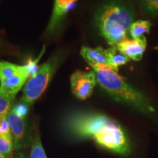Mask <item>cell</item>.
Returning a JSON list of instances; mask_svg holds the SVG:
<instances>
[{
  "label": "cell",
  "mask_w": 158,
  "mask_h": 158,
  "mask_svg": "<svg viewBox=\"0 0 158 158\" xmlns=\"http://www.w3.org/2000/svg\"><path fill=\"white\" fill-rule=\"evenodd\" d=\"M135 19V10L128 0H108L99 7L95 23L100 34L110 46L127 38Z\"/></svg>",
  "instance_id": "obj_1"
},
{
  "label": "cell",
  "mask_w": 158,
  "mask_h": 158,
  "mask_svg": "<svg viewBox=\"0 0 158 158\" xmlns=\"http://www.w3.org/2000/svg\"><path fill=\"white\" fill-rule=\"evenodd\" d=\"M97 81L116 101L125 104L147 116L155 114V108L149 100L139 91L131 86L108 65H92Z\"/></svg>",
  "instance_id": "obj_2"
},
{
  "label": "cell",
  "mask_w": 158,
  "mask_h": 158,
  "mask_svg": "<svg viewBox=\"0 0 158 158\" xmlns=\"http://www.w3.org/2000/svg\"><path fill=\"white\" fill-rule=\"evenodd\" d=\"M92 138L102 147L120 155L127 156L131 152L129 138L116 121L101 128Z\"/></svg>",
  "instance_id": "obj_3"
},
{
  "label": "cell",
  "mask_w": 158,
  "mask_h": 158,
  "mask_svg": "<svg viewBox=\"0 0 158 158\" xmlns=\"http://www.w3.org/2000/svg\"><path fill=\"white\" fill-rule=\"evenodd\" d=\"M115 120L100 114H81L73 116L68 127L75 135L81 138H93L101 128Z\"/></svg>",
  "instance_id": "obj_4"
},
{
  "label": "cell",
  "mask_w": 158,
  "mask_h": 158,
  "mask_svg": "<svg viewBox=\"0 0 158 158\" xmlns=\"http://www.w3.org/2000/svg\"><path fill=\"white\" fill-rule=\"evenodd\" d=\"M55 66L51 61L40 66L36 75L29 78L23 89L22 101L27 105L32 104L37 99L42 95L48 86L51 77L54 73Z\"/></svg>",
  "instance_id": "obj_5"
},
{
  "label": "cell",
  "mask_w": 158,
  "mask_h": 158,
  "mask_svg": "<svg viewBox=\"0 0 158 158\" xmlns=\"http://www.w3.org/2000/svg\"><path fill=\"white\" fill-rule=\"evenodd\" d=\"M97 81L95 73L76 71L70 78L71 89L77 98L84 100L92 95Z\"/></svg>",
  "instance_id": "obj_6"
},
{
  "label": "cell",
  "mask_w": 158,
  "mask_h": 158,
  "mask_svg": "<svg viewBox=\"0 0 158 158\" xmlns=\"http://www.w3.org/2000/svg\"><path fill=\"white\" fill-rule=\"evenodd\" d=\"M147 45V38L143 35L138 39L126 38L118 43L116 46L122 54L125 55L130 59L140 61L145 52Z\"/></svg>",
  "instance_id": "obj_7"
},
{
  "label": "cell",
  "mask_w": 158,
  "mask_h": 158,
  "mask_svg": "<svg viewBox=\"0 0 158 158\" xmlns=\"http://www.w3.org/2000/svg\"><path fill=\"white\" fill-rule=\"evenodd\" d=\"M8 120L11 128L12 136L15 149H21L25 143L26 126L24 118L20 117L11 109L8 114Z\"/></svg>",
  "instance_id": "obj_8"
},
{
  "label": "cell",
  "mask_w": 158,
  "mask_h": 158,
  "mask_svg": "<svg viewBox=\"0 0 158 158\" xmlns=\"http://www.w3.org/2000/svg\"><path fill=\"white\" fill-rule=\"evenodd\" d=\"M78 0H55L52 16L49 22L48 31H54L60 23L61 20L69 11L73 10Z\"/></svg>",
  "instance_id": "obj_9"
},
{
  "label": "cell",
  "mask_w": 158,
  "mask_h": 158,
  "mask_svg": "<svg viewBox=\"0 0 158 158\" xmlns=\"http://www.w3.org/2000/svg\"><path fill=\"white\" fill-rule=\"evenodd\" d=\"M81 54L84 57L90 66L92 65H108V55L106 49L102 47L91 48L88 47H82Z\"/></svg>",
  "instance_id": "obj_10"
},
{
  "label": "cell",
  "mask_w": 158,
  "mask_h": 158,
  "mask_svg": "<svg viewBox=\"0 0 158 158\" xmlns=\"http://www.w3.org/2000/svg\"><path fill=\"white\" fill-rule=\"evenodd\" d=\"M29 77L26 74H20L13 78L0 81V92L15 97L21 90L22 86L27 83Z\"/></svg>",
  "instance_id": "obj_11"
},
{
  "label": "cell",
  "mask_w": 158,
  "mask_h": 158,
  "mask_svg": "<svg viewBox=\"0 0 158 158\" xmlns=\"http://www.w3.org/2000/svg\"><path fill=\"white\" fill-rule=\"evenodd\" d=\"M20 74H26L28 76L24 65L20 66L4 61L0 62V81L12 78Z\"/></svg>",
  "instance_id": "obj_12"
},
{
  "label": "cell",
  "mask_w": 158,
  "mask_h": 158,
  "mask_svg": "<svg viewBox=\"0 0 158 158\" xmlns=\"http://www.w3.org/2000/svg\"><path fill=\"white\" fill-rule=\"evenodd\" d=\"M106 51H107L108 55V65L117 72L120 66L125 64L130 61V59L127 56L122 54L118 50L116 45H114V46L106 49Z\"/></svg>",
  "instance_id": "obj_13"
},
{
  "label": "cell",
  "mask_w": 158,
  "mask_h": 158,
  "mask_svg": "<svg viewBox=\"0 0 158 158\" xmlns=\"http://www.w3.org/2000/svg\"><path fill=\"white\" fill-rule=\"evenodd\" d=\"M152 23L147 20H139L132 23L129 29V32L133 39H138L143 36L145 33H149Z\"/></svg>",
  "instance_id": "obj_14"
},
{
  "label": "cell",
  "mask_w": 158,
  "mask_h": 158,
  "mask_svg": "<svg viewBox=\"0 0 158 158\" xmlns=\"http://www.w3.org/2000/svg\"><path fill=\"white\" fill-rule=\"evenodd\" d=\"M13 137L0 135V154L7 158H10L13 154L14 144Z\"/></svg>",
  "instance_id": "obj_15"
},
{
  "label": "cell",
  "mask_w": 158,
  "mask_h": 158,
  "mask_svg": "<svg viewBox=\"0 0 158 158\" xmlns=\"http://www.w3.org/2000/svg\"><path fill=\"white\" fill-rule=\"evenodd\" d=\"M15 97L0 92V117L7 116L10 112Z\"/></svg>",
  "instance_id": "obj_16"
},
{
  "label": "cell",
  "mask_w": 158,
  "mask_h": 158,
  "mask_svg": "<svg viewBox=\"0 0 158 158\" xmlns=\"http://www.w3.org/2000/svg\"><path fill=\"white\" fill-rule=\"evenodd\" d=\"M145 13L151 16L158 15V0H138Z\"/></svg>",
  "instance_id": "obj_17"
},
{
  "label": "cell",
  "mask_w": 158,
  "mask_h": 158,
  "mask_svg": "<svg viewBox=\"0 0 158 158\" xmlns=\"http://www.w3.org/2000/svg\"><path fill=\"white\" fill-rule=\"evenodd\" d=\"M30 158H47L40 139L37 136L31 146Z\"/></svg>",
  "instance_id": "obj_18"
},
{
  "label": "cell",
  "mask_w": 158,
  "mask_h": 158,
  "mask_svg": "<svg viewBox=\"0 0 158 158\" xmlns=\"http://www.w3.org/2000/svg\"><path fill=\"white\" fill-rule=\"evenodd\" d=\"M43 52H44V50H43L42 52H41L40 55L39 57L36 59H29L28 60V62H27V64H25V68H26V70H27V74H28V76H29V78H31V77H33L35 76V75L37 74V73L39 71V69H40V67L38 66V64H37V63H38L40 59L41 56H42Z\"/></svg>",
  "instance_id": "obj_19"
},
{
  "label": "cell",
  "mask_w": 158,
  "mask_h": 158,
  "mask_svg": "<svg viewBox=\"0 0 158 158\" xmlns=\"http://www.w3.org/2000/svg\"><path fill=\"white\" fill-rule=\"evenodd\" d=\"M0 135L13 137L8 120V115L0 117Z\"/></svg>",
  "instance_id": "obj_20"
},
{
  "label": "cell",
  "mask_w": 158,
  "mask_h": 158,
  "mask_svg": "<svg viewBox=\"0 0 158 158\" xmlns=\"http://www.w3.org/2000/svg\"><path fill=\"white\" fill-rule=\"evenodd\" d=\"M28 106L29 105L26 104L24 102H22V103H19L15 105L12 109H13V111H14L18 116H20V117L25 118L29 112Z\"/></svg>",
  "instance_id": "obj_21"
},
{
  "label": "cell",
  "mask_w": 158,
  "mask_h": 158,
  "mask_svg": "<svg viewBox=\"0 0 158 158\" xmlns=\"http://www.w3.org/2000/svg\"><path fill=\"white\" fill-rule=\"evenodd\" d=\"M10 158H25V156L23 153L19 152V153H17L16 155H14L12 156Z\"/></svg>",
  "instance_id": "obj_22"
},
{
  "label": "cell",
  "mask_w": 158,
  "mask_h": 158,
  "mask_svg": "<svg viewBox=\"0 0 158 158\" xmlns=\"http://www.w3.org/2000/svg\"><path fill=\"white\" fill-rule=\"evenodd\" d=\"M0 158H7V157H5V156H3L2 154H0Z\"/></svg>",
  "instance_id": "obj_23"
},
{
  "label": "cell",
  "mask_w": 158,
  "mask_h": 158,
  "mask_svg": "<svg viewBox=\"0 0 158 158\" xmlns=\"http://www.w3.org/2000/svg\"><path fill=\"white\" fill-rule=\"evenodd\" d=\"M156 49H157V50H158V46H157V47H156V48H155Z\"/></svg>",
  "instance_id": "obj_24"
}]
</instances>
